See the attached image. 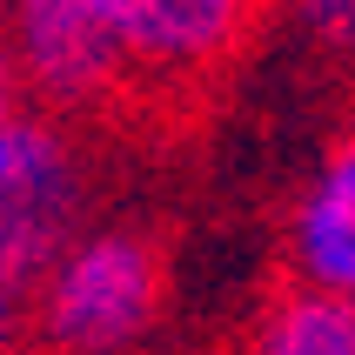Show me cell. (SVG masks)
<instances>
[{
	"label": "cell",
	"mask_w": 355,
	"mask_h": 355,
	"mask_svg": "<svg viewBox=\"0 0 355 355\" xmlns=\"http://www.w3.org/2000/svg\"><path fill=\"white\" fill-rule=\"evenodd\" d=\"M255 14L261 0H0L20 94L60 121L208 94Z\"/></svg>",
	"instance_id": "6da1fadb"
},
{
	"label": "cell",
	"mask_w": 355,
	"mask_h": 355,
	"mask_svg": "<svg viewBox=\"0 0 355 355\" xmlns=\"http://www.w3.org/2000/svg\"><path fill=\"white\" fill-rule=\"evenodd\" d=\"M168 315V255L141 221H80L40 261L27 342L40 355H141Z\"/></svg>",
	"instance_id": "7a4b0ae2"
},
{
	"label": "cell",
	"mask_w": 355,
	"mask_h": 355,
	"mask_svg": "<svg viewBox=\"0 0 355 355\" xmlns=\"http://www.w3.org/2000/svg\"><path fill=\"white\" fill-rule=\"evenodd\" d=\"M87 201H94V175L74 128L60 114L20 107L0 128V235L40 268L80 221H94Z\"/></svg>",
	"instance_id": "3957f363"
},
{
	"label": "cell",
	"mask_w": 355,
	"mask_h": 355,
	"mask_svg": "<svg viewBox=\"0 0 355 355\" xmlns=\"http://www.w3.org/2000/svg\"><path fill=\"white\" fill-rule=\"evenodd\" d=\"M282 261L295 288L355 302V121L322 141L309 175L295 181L282 215Z\"/></svg>",
	"instance_id": "277c9868"
},
{
	"label": "cell",
	"mask_w": 355,
	"mask_h": 355,
	"mask_svg": "<svg viewBox=\"0 0 355 355\" xmlns=\"http://www.w3.org/2000/svg\"><path fill=\"white\" fill-rule=\"evenodd\" d=\"M235 355H355V302L322 288H282L241 329Z\"/></svg>",
	"instance_id": "5b68a950"
},
{
	"label": "cell",
	"mask_w": 355,
	"mask_h": 355,
	"mask_svg": "<svg viewBox=\"0 0 355 355\" xmlns=\"http://www.w3.org/2000/svg\"><path fill=\"white\" fill-rule=\"evenodd\" d=\"M34 261L0 235V355H14L27 342V295H34Z\"/></svg>",
	"instance_id": "8992f818"
},
{
	"label": "cell",
	"mask_w": 355,
	"mask_h": 355,
	"mask_svg": "<svg viewBox=\"0 0 355 355\" xmlns=\"http://www.w3.org/2000/svg\"><path fill=\"white\" fill-rule=\"evenodd\" d=\"M309 34H315L322 47H329V54H336V67H342V74L355 80V0H342L336 14H329V20H315V27H309Z\"/></svg>",
	"instance_id": "52a82bcc"
},
{
	"label": "cell",
	"mask_w": 355,
	"mask_h": 355,
	"mask_svg": "<svg viewBox=\"0 0 355 355\" xmlns=\"http://www.w3.org/2000/svg\"><path fill=\"white\" fill-rule=\"evenodd\" d=\"M27 107V94H20V67H14V47H7V27H0V128Z\"/></svg>",
	"instance_id": "ba28073f"
},
{
	"label": "cell",
	"mask_w": 355,
	"mask_h": 355,
	"mask_svg": "<svg viewBox=\"0 0 355 355\" xmlns=\"http://www.w3.org/2000/svg\"><path fill=\"white\" fill-rule=\"evenodd\" d=\"M275 7H288V14L302 20V27H315V20H329L342 7V0H275Z\"/></svg>",
	"instance_id": "9c48e42d"
}]
</instances>
